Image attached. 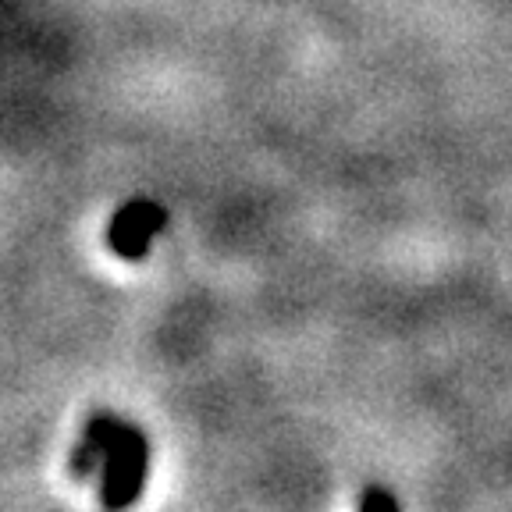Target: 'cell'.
Here are the masks:
<instances>
[{"instance_id": "cell-1", "label": "cell", "mask_w": 512, "mask_h": 512, "mask_svg": "<svg viewBox=\"0 0 512 512\" xmlns=\"http://www.w3.org/2000/svg\"><path fill=\"white\" fill-rule=\"evenodd\" d=\"M93 466H104V491H100L104 505H111V509L132 505L139 491H143L146 466H150V445L125 420L96 416V420H89L86 434H82V445L75 448L72 473L82 477Z\"/></svg>"}, {"instance_id": "cell-3", "label": "cell", "mask_w": 512, "mask_h": 512, "mask_svg": "<svg viewBox=\"0 0 512 512\" xmlns=\"http://www.w3.org/2000/svg\"><path fill=\"white\" fill-rule=\"evenodd\" d=\"M360 509H399V498L388 495V491H367L360 498Z\"/></svg>"}, {"instance_id": "cell-2", "label": "cell", "mask_w": 512, "mask_h": 512, "mask_svg": "<svg viewBox=\"0 0 512 512\" xmlns=\"http://www.w3.org/2000/svg\"><path fill=\"white\" fill-rule=\"evenodd\" d=\"M168 224V210L153 200H132L111 217L107 228V242L121 260H143L150 253L153 239L164 232Z\"/></svg>"}]
</instances>
